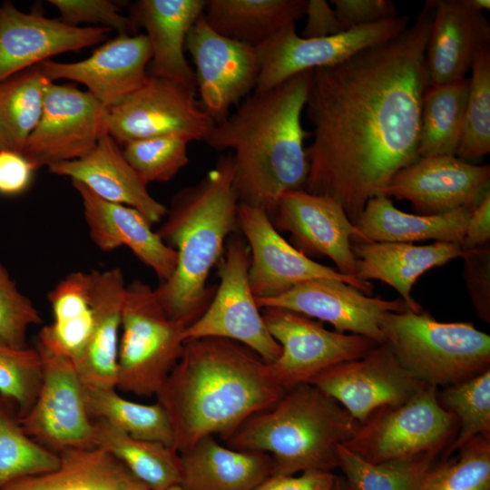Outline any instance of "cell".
Listing matches in <instances>:
<instances>
[{"label": "cell", "mask_w": 490, "mask_h": 490, "mask_svg": "<svg viewBox=\"0 0 490 490\" xmlns=\"http://www.w3.org/2000/svg\"><path fill=\"white\" fill-rule=\"evenodd\" d=\"M434 8L426 1L397 37L311 73L305 107L314 132L303 189L336 201L353 223L418 158Z\"/></svg>", "instance_id": "obj_1"}, {"label": "cell", "mask_w": 490, "mask_h": 490, "mask_svg": "<svg viewBox=\"0 0 490 490\" xmlns=\"http://www.w3.org/2000/svg\"><path fill=\"white\" fill-rule=\"evenodd\" d=\"M268 364L247 346L222 338L187 339L156 394L181 453L207 436L226 440L249 417L286 392Z\"/></svg>", "instance_id": "obj_2"}, {"label": "cell", "mask_w": 490, "mask_h": 490, "mask_svg": "<svg viewBox=\"0 0 490 490\" xmlns=\"http://www.w3.org/2000/svg\"><path fill=\"white\" fill-rule=\"evenodd\" d=\"M312 71L271 89L248 95L237 110L216 122L205 142L230 150L233 185L239 203L270 217L280 196L303 189L308 175L301 123Z\"/></svg>", "instance_id": "obj_3"}, {"label": "cell", "mask_w": 490, "mask_h": 490, "mask_svg": "<svg viewBox=\"0 0 490 490\" xmlns=\"http://www.w3.org/2000/svg\"><path fill=\"white\" fill-rule=\"evenodd\" d=\"M239 201L233 185L231 155L223 156L195 185L179 191L156 230L177 253L171 278L154 289L167 314L186 328L211 303V269L220 261L228 238L239 231Z\"/></svg>", "instance_id": "obj_4"}, {"label": "cell", "mask_w": 490, "mask_h": 490, "mask_svg": "<svg viewBox=\"0 0 490 490\" xmlns=\"http://www.w3.org/2000/svg\"><path fill=\"white\" fill-rule=\"evenodd\" d=\"M359 426L335 399L304 383L252 415L224 442L230 448L269 454L273 475L332 471L338 468L337 446L348 442Z\"/></svg>", "instance_id": "obj_5"}, {"label": "cell", "mask_w": 490, "mask_h": 490, "mask_svg": "<svg viewBox=\"0 0 490 490\" xmlns=\"http://www.w3.org/2000/svg\"><path fill=\"white\" fill-rule=\"evenodd\" d=\"M380 328L398 362L424 384L448 387L490 369V336L427 311L387 312Z\"/></svg>", "instance_id": "obj_6"}, {"label": "cell", "mask_w": 490, "mask_h": 490, "mask_svg": "<svg viewBox=\"0 0 490 490\" xmlns=\"http://www.w3.org/2000/svg\"><path fill=\"white\" fill-rule=\"evenodd\" d=\"M185 329L167 314L154 289L141 280L126 285L116 389L137 397L156 396L181 355Z\"/></svg>", "instance_id": "obj_7"}, {"label": "cell", "mask_w": 490, "mask_h": 490, "mask_svg": "<svg viewBox=\"0 0 490 490\" xmlns=\"http://www.w3.org/2000/svg\"><path fill=\"white\" fill-rule=\"evenodd\" d=\"M457 420L438 400L437 387L424 384L406 402L376 410L343 446L362 459L378 464L443 450Z\"/></svg>", "instance_id": "obj_8"}, {"label": "cell", "mask_w": 490, "mask_h": 490, "mask_svg": "<svg viewBox=\"0 0 490 490\" xmlns=\"http://www.w3.org/2000/svg\"><path fill=\"white\" fill-rule=\"evenodd\" d=\"M250 251L237 232L226 241L219 263L220 283L203 314L185 329V340L214 337L240 342L267 364L281 352L268 330L249 280Z\"/></svg>", "instance_id": "obj_9"}, {"label": "cell", "mask_w": 490, "mask_h": 490, "mask_svg": "<svg viewBox=\"0 0 490 490\" xmlns=\"http://www.w3.org/2000/svg\"><path fill=\"white\" fill-rule=\"evenodd\" d=\"M262 318L279 344V358L268 364L275 380L288 390L310 383L322 371L366 355L377 345L366 337L327 329L320 322L282 308H263Z\"/></svg>", "instance_id": "obj_10"}, {"label": "cell", "mask_w": 490, "mask_h": 490, "mask_svg": "<svg viewBox=\"0 0 490 490\" xmlns=\"http://www.w3.org/2000/svg\"><path fill=\"white\" fill-rule=\"evenodd\" d=\"M106 124L108 134L123 145L169 135L205 142L215 122L196 99V91L148 74L136 92L107 108Z\"/></svg>", "instance_id": "obj_11"}, {"label": "cell", "mask_w": 490, "mask_h": 490, "mask_svg": "<svg viewBox=\"0 0 490 490\" xmlns=\"http://www.w3.org/2000/svg\"><path fill=\"white\" fill-rule=\"evenodd\" d=\"M407 15L320 38H304L291 24L257 47L260 72L254 91L271 89L306 71L338 64L367 48L389 41L407 26Z\"/></svg>", "instance_id": "obj_12"}, {"label": "cell", "mask_w": 490, "mask_h": 490, "mask_svg": "<svg viewBox=\"0 0 490 490\" xmlns=\"http://www.w3.org/2000/svg\"><path fill=\"white\" fill-rule=\"evenodd\" d=\"M42 361V382L30 411L20 417L24 432L58 454L71 447H93V421L84 386L74 362L35 341Z\"/></svg>", "instance_id": "obj_13"}, {"label": "cell", "mask_w": 490, "mask_h": 490, "mask_svg": "<svg viewBox=\"0 0 490 490\" xmlns=\"http://www.w3.org/2000/svg\"><path fill=\"white\" fill-rule=\"evenodd\" d=\"M106 119L107 107L88 91L50 82L41 117L23 155L36 170L80 159L108 133Z\"/></svg>", "instance_id": "obj_14"}, {"label": "cell", "mask_w": 490, "mask_h": 490, "mask_svg": "<svg viewBox=\"0 0 490 490\" xmlns=\"http://www.w3.org/2000/svg\"><path fill=\"white\" fill-rule=\"evenodd\" d=\"M237 220L250 251L249 280L255 299L274 298L316 279H338L371 296L370 281L343 275L298 250L279 234L265 211L239 203Z\"/></svg>", "instance_id": "obj_15"}, {"label": "cell", "mask_w": 490, "mask_h": 490, "mask_svg": "<svg viewBox=\"0 0 490 490\" xmlns=\"http://www.w3.org/2000/svg\"><path fill=\"white\" fill-rule=\"evenodd\" d=\"M310 384L335 399L360 424L381 407L406 402L424 385L403 368L386 342L361 358L322 371Z\"/></svg>", "instance_id": "obj_16"}, {"label": "cell", "mask_w": 490, "mask_h": 490, "mask_svg": "<svg viewBox=\"0 0 490 490\" xmlns=\"http://www.w3.org/2000/svg\"><path fill=\"white\" fill-rule=\"evenodd\" d=\"M185 51L196 68L199 101L215 123L223 121L230 107L255 89L260 72L257 49L220 34L202 15L187 35Z\"/></svg>", "instance_id": "obj_17"}, {"label": "cell", "mask_w": 490, "mask_h": 490, "mask_svg": "<svg viewBox=\"0 0 490 490\" xmlns=\"http://www.w3.org/2000/svg\"><path fill=\"white\" fill-rule=\"evenodd\" d=\"M490 192V165L456 156L419 157L398 171L381 195L408 201L421 215L473 210Z\"/></svg>", "instance_id": "obj_18"}, {"label": "cell", "mask_w": 490, "mask_h": 490, "mask_svg": "<svg viewBox=\"0 0 490 490\" xmlns=\"http://www.w3.org/2000/svg\"><path fill=\"white\" fill-rule=\"evenodd\" d=\"M278 231L290 234L291 244L309 258L330 259L343 275L356 278L352 242L360 234L333 199L304 189L283 193L270 217Z\"/></svg>", "instance_id": "obj_19"}, {"label": "cell", "mask_w": 490, "mask_h": 490, "mask_svg": "<svg viewBox=\"0 0 490 490\" xmlns=\"http://www.w3.org/2000/svg\"><path fill=\"white\" fill-rule=\"evenodd\" d=\"M260 309L282 308L332 325L336 331L384 343L380 328L387 312L409 310L402 299H384L365 294L344 281L316 279L301 282L270 299H256Z\"/></svg>", "instance_id": "obj_20"}, {"label": "cell", "mask_w": 490, "mask_h": 490, "mask_svg": "<svg viewBox=\"0 0 490 490\" xmlns=\"http://www.w3.org/2000/svg\"><path fill=\"white\" fill-rule=\"evenodd\" d=\"M111 32L72 26L36 11L24 13L5 1L0 4V81L60 54L103 43Z\"/></svg>", "instance_id": "obj_21"}, {"label": "cell", "mask_w": 490, "mask_h": 490, "mask_svg": "<svg viewBox=\"0 0 490 490\" xmlns=\"http://www.w3.org/2000/svg\"><path fill=\"white\" fill-rule=\"evenodd\" d=\"M151 58L145 34H118L103 42L86 59L73 63L47 60L37 65L51 82L83 83L109 108L123 102L143 84Z\"/></svg>", "instance_id": "obj_22"}, {"label": "cell", "mask_w": 490, "mask_h": 490, "mask_svg": "<svg viewBox=\"0 0 490 490\" xmlns=\"http://www.w3.org/2000/svg\"><path fill=\"white\" fill-rule=\"evenodd\" d=\"M72 184L83 203L89 237L101 250L127 247L153 270L161 283L171 278L177 253L152 230L150 221L139 211L105 201L78 181Z\"/></svg>", "instance_id": "obj_23"}, {"label": "cell", "mask_w": 490, "mask_h": 490, "mask_svg": "<svg viewBox=\"0 0 490 490\" xmlns=\"http://www.w3.org/2000/svg\"><path fill=\"white\" fill-rule=\"evenodd\" d=\"M205 6V0H140L132 4L130 18L137 29L144 28L152 50L148 74L197 91L194 70L184 54L185 42Z\"/></svg>", "instance_id": "obj_24"}, {"label": "cell", "mask_w": 490, "mask_h": 490, "mask_svg": "<svg viewBox=\"0 0 490 490\" xmlns=\"http://www.w3.org/2000/svg\"><path fill=\"white\" fill-rule=\"evenodd\" d=\"M434 17L426 49L431 84L466 78L477 52L490 44V24L470 0H434Z\"/></svg>", "instance_id": "obj_25"}, {"label": "cell", "mask_w": 490, "mask_h": 490, "mask_svg": "<svg viewBox=\"0 0 490 490\" xmlns=\"http://www.w3.org/2000/svg\"><path fill=\"white\" fill-rule=\"evenodd\" d=\"M54 175L70 178L100 198L139 211L152 225L167 213V207L154 199L147 186L123 156L120 144L108 133L85 156L47 168Z\"/></svg>", "instance_id": "obj_26"}, {"label": "cell", "mask_w": 490, "mask_h": 490, "mask_svg": "<svg viewBox=\"0 0 490 490\" xmlns=\"http://www.w3.org/2000/svg\"><path fill=\"white\" fill-rule=\"evenodd\" d=\"M356 259V278L360 280H380L401 296L410 311H422L412 298L416 280L426 271L462 258L459 243L435 241L428 245L402 242H352Z\"/></svg>", "instance_id": "obj_27"}, {"label": "cell", "mask_w": 490, "mask_h": 490, "mask_svg": "<svg viewBox=\"0 0 490 490\" xmlns=\"http://www.w3.org/2000/svg\"><path fill=\"white\" fill-rule=\"evenodd\" d=\"M125 288L120 268L90 271L93 326L83 352L74 363L84 386L116 388Z\"/></svg>", "instance_id": "obj_28"}, {"label": "cell", "mask_w": 490, "mask_h": 490, "mask_svg": "<svg viewBox=\"0 0 490 490\" xmlns=\"http://www.w3.org/2000/svg\"><path fill=\"white\" fill-rule=\"evenodd\" d=\"M180 455L182 490H255L274 473L269 454L230 448L214 436L201 438Z\"/></svg>", "instance_id": "obj_29"}, {"label": "cell", "mask_w": 490, "mask_h": 490, "mask_svg": "<svg viewBox=\"0 0 490 490\" xmlns=\"http://www.w3.org/2000/svg\"><path fill=\"white\" fill-rule=\"evenodd\" d=\"M471 211L458 209L437 215L408 213L398 210L389 198L377 195L367 202L354 224L360 234L359 241L461 244Z\"/></svg>", "instance_id": "obj_30"}, {"label": "cell", "mask_w": 490, "mask_h": 490, "mask_svg": "<svg viewBox=\"0 0 490 490\" xmlns=\"http://www.w3.org/2000/svg\"><path fill=\"white\" fill-rule=\"evenodd\" d=\"M57 455L54 470L15 481L2 490H150L101 447H71Z\"/></svg>", "instance_id": "obj_31"}, {"label": "cell", "mask_w": 490, "mask_h": 490, "mask_svg": "<svg viewBox=\"0 0 490 490\" xmlns=\"http://www.w3.org/2000/svg\"><path fill=\"white\" fill-rule=\"evenodd\" d=\"M307 0H209L203 17L220 34L259 47L306 14Z\"/></svg>", "instance_id": "obj_32"}, {"label": "cell", "mask_w": 490, "mask_h": 490, "mask_svg": "<svg viewBox=\"0 0 490 490\" xmlns=\"http://www.w3.org/2000/svg\"><path fill=\"white\" fill-rule=\"evenodd\" d=\"M53 321L38 332L36 341L74 363L83 352L93 326L90 272L74 271L47 294Z\"/></svg>", "instance_id": "obj_33"}, {"label": "cell", "mask_w": 490, "mask_h": 490, "mask_svg": "<svg viewBox=\"0 0 490 490\" xmlns=\"http://www.w3.org/2000/svg\"><path fill=\"white\" fill-rule=\"evenodd\" d=\"M93 421V444L120 460L150 490L180 485L181 461L172 446L131 436L111 424Z\"/></svg>", "instance_id": "obj_34"}, {"label": "cell", "mask_w": 490, "mask_h": 490, "mask_svg": "<svg viewBox=\"0 0 490 490\" xmlns=\"http://www.w3.org/2000/svg\"><path fill=\"white\" fill-rule=\"evenodd\" d=\"M469 80L430 84L421 107L417 155L456 156L462 138Z\"/></svg>", "instance_id": "obj_35"}, {"label": "cell", "mask_w": 490, "mask_h": 490, "mask_svg": "<svg viewBox=\"0 0 490 490\" xmlns=\"http://www.w3.org/2000/svg\"><path fill=\"white\" fill-rule=\"evenodd\" d=\"M442 451L373 464L338 445V468L354 490H425Z\"/></svg>", "instance_id": "obj_36"}, {"label": "cell", "mask_w": 490, "mask_h": 490, "mask_svg": "<svg viewBox=\"0 0 490 490\" xmlns=\"http://www.w3.org/2000/svg\"><path fill=\"white\" fill-rule=\"evenodd\" d=\"M50 82L38 65L0 81V151L23 154L41 117Z\"/></svg>", "instance_id": "obj_37"}, {"label": "cell", "mask_w": 490, "mask_h": 490, "mask_svg": "<svg viewBox=\"0 0 490 490\" xmlns=\"http://www.w3.org/2000/svg\"><path fill=\"white\" fill-rule=\"evenodd\" d=\"M116 390L84 386L86 408L92 420L101 419L132 437L174 447L168 416L158 402L150 405L134 402Z\"/></svg>", "instance_id": "obj_38"}, {"label": "cell", "mask_w": 490, "mask_h": 490, "mask_svg": "<svg viewBox=\"0 0 490 490\" xmlns=\"http://www.w3.org/2000/svg\"><path fill=\"white\" fill-rule=\"evenodd\" d=\"M58 465V455L24 432L15 404L0 395V490L15 481L51 472Z\"/></svg>", "instance_id": "obj_39"}, {"label": "cell", "mask_w": 490, "mask_h": 490, "mask_svg": "<svg viewBox=\"0 0 490 490\" xmlns=\"http://www.w3.org/2000/svg\"><path fill=\"white\" fill-rule=\"evenodd\" d=\"M438 400L458 420V435L446 455L476 436L490 438V369L465 381L446 387Z\"/></svg>", "instance_id": "obj_40"}, {"label": "cell", "mask_w": 490, "mask_h": 490, "mask_svg": "<svg viewBox=\"0 0 490 490\" xmlns=\"http://www.w3.org/2000/svg\"><path fill=\"white\" fill-rule=\"evenodd\" d=\"M462 138L456 157L477 160L490 152V44L473 62Z\"/></svg>", "instance_id": "obj_41"}, {"label": "cell", "mask_w": 490, "mask_h": 490, "mask_svg": "<svg viewBox=\"0 0 490 490\" xmlns=\"http://www.w3.org/2000/svg\"><path fill=\"white\" fill-rule=\"evenodd\" d=\"M190 142L180 136H156L124 143L122 153L147 184L167 182L189 163Z\"/></svg>", "instance_id": "obj_42"}, {"label": "cell", "mask_w": 490, "mask_h": 490, "mask_svg": "<svg viewBox=\"0 0 490 490\" xmlns=\"http://www.w3.org/2000/svg\"><path fill=\"white\" fill-rule=\"evenodd\" d=\"M42 361L35 348H16L0 339V395L12 400L20 417L25 416L38 396Z\"/></svg>", "instance_id": "obj_43"}, {"label": "cell", "mask_w": 490, "mask_h": 490, "mask_svg": "<svg viewBox=\"0 0 490 490\" xmlns=\"http://www.w3.org/2000/svg\"><path fill=\"white\" fill-rule=\"evenodd\" d=\"M440 462L425 490H490V438L476 436Z\"/></svg>", "instance_id": "obj_44"}, {"label": "cell", "mask_w": 490, "mask_h": 490, "mask_svg": "<svg viewBox=\"0 0 490 490\" xmlns=\"http://www.w3.org/2000/svg\"><path fill=\"white\" fill-rule=\"evenodd\" d=\"M43 318L33 301L17 288L0 262V339L16 348L27 347V333Z\"/></svg>", "instance_id": "obj_45"}, {"label": "cell", "mask_w": 490, "mask_h": 490, "mask_svg": "<svg viewBox=\"0 0 490 490\" xmlns=\"http://www.w3.org/2000/svg\"><path fill=\"white\" fill-rule=\"evenodd\" d=\"M60 14V19L72 26L93 24L116 31L118 34H137L130 16L120 13L118 2L112 0H48Z\"/></svg>", "instance_id": "obj_46"}, {"label": "cell", "mask_w": 490, "mask_h": 490, "mask_svg": "<svg viewBox=\"0 0 490 490\" xmlns=\"http://www.w3.org/2000/svg\"><path fill=\"white\" fill-rule=\"evenodd\" d=\"M463 277L479 318L490 323V243L463 250Z\"/></svg>", "instance_id": "obj_47"}, {"label": "cell", "mask_w": 490, "mask_h": 490, "mask_svg": "<svg viewBox=\"0 0 490 490\" xmlns=\"http://www.w3.org/2000/svg\"><path fill=\"white\" fill-rule=\"evenodd\" d=\"M338 21L345 30L397 17L391 0H331Z\"/></svg>", "instance_id": "obj_48"}, {"label": "cell", "mask_w": 490, "mask_h": 490, "mask_svg": "<svg viewBox=\"0 0 490 490\" xmlns=\"http://www.w3.org/2000/svg\"><path fill=\"white\" fill-rule=\"evenodd\" d=\"M36 169L22 154L13 151H0V195L18 196L32 184Z\"/></svg>", "instance_id": "obj_49"}, {"label": "cell", "mask_w": 490, "mask_h": 490, "mask_svg": "<svg viewBox=\"0 0 490 490\" xmlns=\"http://www.w3.org/2000/svg\"><path fill=\"white\" fill-rule=\"evenodd\" d=\"M336 480L332 471L308 470L298 475H271L255 490H333Z\"/></svg>", "instance_id": "obj_50"}, {"label": "cell", "mask_w": 490, "mask_h": 490, "mask_svg": "<svg viewBox=\"0 0 490 490\" xmlns=\"http://www.w3.org/2000/svg\"><path fill=\"white\" fill-rule=\"evenodd\" d=\"M305 15L306 24L299 34L304 38L328 37L346 31L334 8L325 0H309Z\"/></svg>", "instance_id": "obj_51"}, {"label": "cell", "mask_w": 490, "mask_h": 490, "mask_svg": "<svg viewBox=\"0 0 490 490\" xmlns=\"http://www.w3.org/2000/svg\"><path fill=\"white\" fill-rule=\"evenodd\" d=\"M490 243V192L471 211L461 242L463 250Z\"/></svg>", "instance_id": "obj_52"}, {"label": "cell", "mask_w": 490, "mask_h": 490, "mask_svg": "<svg viewBox=\"0 0 490 490\" xmlns=\"http://www.w3.org/2000/svg\"><path fill=\"white\" fill-rule=\"evenodd\" d=\"M471 5L478 11H489L490 1L489 0H470Z\"/></svg>", "instance_id": "obj_53"}, {"label": "cell", "mask_w": 490, "mask_h": 490, "mask_svg": "<svg viewBox=\"0 0 490 490\" xmlns=\"http://www.w3.org/2000/svg\"><path fill=\"white\" fill-rule=\"evenodd\" d=\"M333 490H354L347 480L337 476L336 484Z\"/></svg>", "instance_id": "obj_54"}, {"label": "cell", "mask_w": 490, "mask_h": 490, "mask_svg": "<svg viewBox=\"0 0 490 490\" xmlns=\"http://www.w3.org/2000/svg\"><path fill=\"white\" fill-rule=\"evenodd\" d=\"M167 490H182V489L179 485H177V486L171 487Z\"/></svg>", "instance_id": "obj_55"}]
</instances>
